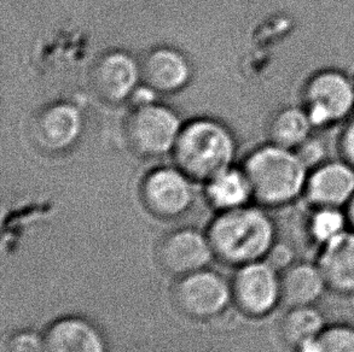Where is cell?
<instances>
[{
    "label": "cell",
    "instance_id": "1",
    "mask_svg": "<svg viewBox=\"0 0 354 352\" xmlns=\"http://www.w3.org/2000/svg\"><path fill=\"white\" fill-rule=\"evenodd\" d=\"M214 256L235 266L263 261L276 243V224L258 206L221 211L208 229Z\"/></svg>",
    "mask_w": 354,
    "mask_h": 352
},
{
    "label": "cell",
    "instance_id": "2",
    "mask_svg": "<svg viewBox=\"0 0 354 352\" xmlns=\"http://www.w3.org/2000/svg\"><path fill=\"white\" fill-rule=\"evenodd\" d=\"M253 199L271 208L289 205L304 195L310 168L294 150L268 143L244 158L242 164Z\"/></svg>",
    "mask_w": 354,
    "mask_h": 352
},
{
    "label": "cell",
    "instance_id": "3",
    "mask_svg": "<svg viewBox=\"0 0 354 352\" xmlns=\"http://www.w3.org/2000/svg\"><path fill=\"white\" fill-rule=\"evenodd\" d=\"M236 153L235 134L211 117H198L183 124L172 151L176 166L192 180L201 182L232 167Z\"/></svg>",
    "mask_w": 354,
    "mask_h": 352
},
{
    "label": "cell",
    "instance_id": "4",
    "mask_svg": "<svg viewBox=\"0 0 354 352\" xmlns=\"http://www.w3.org/2000/svg\"><path fill=\"white\" fill-rule=\"evenodd\" d=\"M183 124L176 110L156 100L133 105L124 119V139L136 155L160 158L172 153Z\"/></svg>",
    "mask_w": 354,
    "mask_h": 352
},
{
    "label": "cell",
    "instance_id": "5",
    "mask_svg": "<svg viewBox=\"0 0 354 352\" xmlns=\"http://www.w3.org/2000/svg\"><path fill=\"white\" fill-rule=\"evenodd\" d=\"M300 105L315 128L341 124L354 111V81L341 70H318L302 85Z\"/></svg>",
    "mask_w": 354,
    "mask_h": 352
},
{
    "label": "cell",
    "instance_id": "6",
    "mask_svg": "<svg viewBox=\"0 0 354 352\" xmlns=\"http://www.w3.org/2000/svg\"><path fill=\"white\" fill-rule=\"evenodd\" d=\"M231 300L232 289L225 277L206 268L182 276L173 290L177 309L194 320L216 319Z\"/></svg>",
    "mask_w": 354,
    "mask_h": 352
},
{
    "label": "cell",
    "instance_id": "7",
    "mask_svg": "<svg viewBox=\"0 0 354 352\" xmlns=\"http://www.w3.org/2000/svg\"><path fill=\"white\" fill-rule=\"evenodd\" d=\"M231 289L237 309L249 317H265L281 304V273L265 260L241 266Z\"/></svg>",
    "mask_w": 354,
    "mask_h": 352
},
{
    "label": "cell",
    "instance_id": "8",
    "mask_svg": "<svg viewBox=\"0 0 354 352\" xmlns=\"http://www.w3.org/2000/svg\"><path fill=\"white\" fill-rule=\"evenodd\" d=\"M192 181L177 166L153 168L140 184L144 206L160 219H178L194 203Z\"/></svg>",
    "mask_w": 354,
    "mask_h": 352
},
{
    "label": "cell",
    "instance_id": "9",
    "mask_svg": "<svg viewBox=\"0 0 354 352\" xmlns=\"http://www.w3.org/2000/svg\"><path fill=\"white\" fill-rule=\"evenodd\" d=\"M140 82V61L122 50H111L97 58L90 74L92 90L111 105L131 100Z\"/></svg>",
    "mask_w": 354,
    "mask_h": 352
},
{
    "label": "cell",
    "instance_id": "10",
    "mask_svg": "<svg viewBox=\"0 0 354 352\" xmlns=\"http://www.w3.org/2000/svg\"><path fill=\"white\" fill-rule=\"evenodd\" d=\"M213 256L208 235H203L196 229L173 231L158 244L160 266L163 271L180 277L205 269Z\"/></svg>",
    "mask_w": 354,
    "mask_h": 352
},
{
    "label": "cell",
    "instance_id": "11",
    "mask_svg": "<svg viewBox=\"0 0 354 352\" xmlns=\"http://www.w3.org/2000/svg\"><path fill=\"white\" fill-rule=\"evenodd\" d=\"M354 195V169L344 162H322L310 169L304 197L312 208L345 209Z\"/></svg>",
    "mask_w": 354,
    "mask_h": 352
},
{
    "label": "cell",
    "instance_id": "12",
    "mask_svg": "<svg viewBox=\"0 0 354 352\" xmlns=\"http://www.w3.org/2000/svg\"><path fill=\"white\" fill-rule=\"evenodd\" d=\"M82 119L77 106L56 103L44 108L33 121L35 143L50 153H63L77 143L82 134Z\"/></svg>",
    "mask_w": 354,
    "mask_h": 352
},
{
    "label": "cell",
    "instance_id": "13",
    "mask_svg": "<svg viewBox=\"0 0 354 352\" xmlns=\"http://www.w3.org/2000/svg\"><path fill=\"white\" fill-rule=\"evenodd\" d=\"M142 82L156 93H176L189 85L192 63L178 48L156 46L140 61Z\"/></svg>",
    "mask_w": 354,
    "mask_h": 352
},
{
    "label": "cell",
    "instance_id": "14",
    "mask_svg": "<svg viewBox=\"0 0 354 352\" xmlns=\"http://www.w3.org/2000/svg\"><path fill=\"white\" fill-rule=\"evenodd\" d=\"M317 264L328 290L336 295H354V232L348 229L340 237L318 248Z\"/></svg>",
    "mask_w": 354,
    "mask_h": 352
},
{
    "label": "cell",
    "instance_id": "15",
    "mask_svg": "<svg viewBox=\"0 0 354 352\" xmlns=\"http://www.w3.org/2000/svg\"><path fill=\"white\" fill-rule=\"evenodd\" d=\"M44 343L46 352H106L101 331L82 317L57 320L46 331Z\"/></svg>",
    "mask_w": 354,
    "mask_h": 352
},
{
    "label": "cell",
    "instance_id": "16",
    "mask_svg": "<svg viewBox=\"0 0 354 352\" xmlns=\"http://www.w3.org/2000/svg\"><path fill=\"white\" fill-rule=\"evenodd\" d=\"M326 291L324 276L316 262L292 263L281 273V304L287 309L316 305Z\"/></svg>",
    "mask_w": 354,
    "mask_h": 352
},
{
    "label": "cell",
    "instance_id": "17",
    "mask_svg": "<svg viewBox=\"0 0 354 352\" xmlns=\"http://www.w3.org/2000/svg\"><path fill=\"white\" fill-rule=\"evenodd\" d=\"M312 129L315 127L301 105L286 106L277 110L268 119V143L297 151L311 139Z\"/></svg>",
    "mask_w": 354,
    "mask_h": 352
},
{
    "label": "cell",
    "instance_id": "18",
    "mask_svg": "<svg viewBox=\"0 0 354 352\" xmlns=\"http://www.w3.org/2000/svg\"><path fill=\"white\" fill-rule=\"evenodd\" d=\"M206 197L216 209L226 211L248 205L253 192L242 167H230L207 181Z\"/></svg>",
    "mask_w": 354,
    "mask_h": 352
},
{
    "label": "cell",
    "instance_id": "19",
    "mask_svg": "<svg viewBox=\"0 0 354 352\" xmlns=\"http://www.w3.org/2000/svg\"><path fill=\"white\" fill-rule=\"evenodd\" d=\"M326 327L324 315L315 305L297 306L287 309L281 320L279 334L283 343L294 351L301 344L318 338Z\"/></svg>",
    "mask_w": 354,
    "mask_h": 352
},
{
    "label": "cell",
    "instance_id": "20",
    "mask_svg": "<svg viewBox=\"0 0 354 352\" xmlns=\"http://www.w3.org/2000/svg\"><path fill=\"white\" fill-rule=\"evenodd\" d=\"M307 234L318 248L350 229L346 210L342 208H312L307 219Z\"/></svg>",
    "mask_w": 354,
    "mask_h": 352
},
{
    "label": "cell",
    "instance_id": "21",
    "mask_svg": "<svg viewBox=\"0 0 354 352\" xmlns=\"http://www.w3.org/2000/svg\"><path fill=\"white\" fill-rule=\"evenodd\" d=\"M318 352H354V326L326 324L318 337Z\"/></svg>",
    "mask_w": 354,
    "mask_h": 352
},
{
    "label": "cell",
    "instance_id": "22",
    "mask_svg": "<svg viewBox=\"0 0 354 352\" xmlns=\"http://www.w3.org/2000/svg\"><path fill=\"white\" fill-rule=\"evenodd\" d=\"M1 352H46L44 337L30 331H22L11 335Z\"/></svg>",
    "mask_w": 354,
    "mask_h": 352
},
{
    "label": "cell",
    "instance_id": "23",
    "mask_svg": "<svg viewBox=\"0 0 354 352\" xmlns=\"http://www.w3.org/2000/svg\"><path fill=\"white\" fill-rule=\"evenodd\" d=\"M265 261L271 264L276 271L282 273L287 268L292 266V263L297 262L295 260V251L292 246L287 243L276 242L273 244L272 248L268 251V256Z\"/></svg>",
    "mask_w": 354,
    "mask_h": 352
},
{
    "label": "cell",
    "instance_id": "24",
    "mask_svg": "<svg viewBox=\"0 0 354 352\" xmlns=\"http://www.w3.org/2000/svg\"><path fill=\"white\" fill-rule=\"evenodd\" d=\"M337 148L340 159L354 169V119H350L341 130Z\"/></svg>",
    "mask_w": 354,
    "mask_h": 352
},
{
    "label": "cell",
    "instance_id": "25",
    "mask_svg": "<svg viewBox=\"0 0 354 352\" xmlns=\"http://www.w3.org/2000/svg\"><path fill=\"white\" fill-rule=\"evenodd\" d=\"M346 215H347V219H348V224H350L351 231L354 232V195L353 198L351 199L350 203L347 204L345 208Z\"/></svg>",
    "mask_w": 354,
    "mask_h": 352
}]
</instances>
